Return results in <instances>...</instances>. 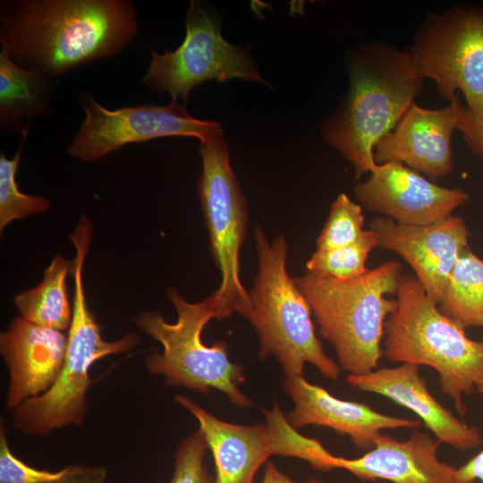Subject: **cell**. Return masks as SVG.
<instances>
[{
	"instance_id": "9c48e42d",
	"label": "cell",
	"mask_w": 483,
	"mask_h": 483,
	"mask_svg": "<svg viewBox=\"0 0 483 483\" xmlns=\"http://www.w3.org/2000/svg\"><path fill=\"white\" fill-rule=\"evenodd\" d=\"M174 399L199 424L215 466V483H254L259 467L271 455L303 460L323 472L335 470L332 454L317 439L300 434L282 412L278 402L263 409L266 424L237 425L224 421L204 410L188 396Z\"/></svg>"
},
{
	"instance_id": "7c38bea8",
	"label": "cell",
	"mask_w": 483,
	"mask_h": 483,
	"mask_svg": "<svg viewBox=\"0 0 483 483\" xmlns=\"http://www.w3.org/2000/svg\"><path fill=\"white\" fill-rule=\"evenodd\" d=\"M80 99L84 120L67 151L84 162L99 160L127 144L163 137H195L202 141L221 128L216 122L193 117L178 100L171 99L165 106L108 109L89 92H83Z\"/></svg>"
},
{
	"instance_id": "2e32d148",
	"label": "cell",
	"mask_w": 483,
	"mask_h": 483,
	"mask_svg": "<svg viewBox=\"0 0 483 483\" xmlns=\"http://www.w3.org/2000/svg\"><path fill=\"white\" fill-rule=\"evenodd\" d=\"M284 389L294 402L285 416L292 427L317 425L348 436L360 449L372 448L385 429L419 428L421 421L378 412L370 406L333 396L325 388L301 377H285Z\"/></svg>"
},
{
	"instance_id": "603a6c76",
	"label": "cell",
	"mask_w": 483,
	"mask_h": 483,
	"mask_svg": "<svg viewBox=\"0 0 483 483\" xmlns=\"http://www.w3.org/2000/svg\"><path fill=\"white\" fill-rule=\"evenodd\" d=\"M105 465L70 464L51 471L29 465L12 451L3 420L0 425V483H105Z\"/></svg>"
},
{
	"instance_id": "ffe728a7",
	"label": "cell",
	"mask_w": 483,
	"mask_h": 483,
	"mask_svg": "<svg viewBox=\"0 0 483 483\" xmlns=\"http://www.w3.org/2000/svg\"><path fill=\"white\" fill-rule=\"evenodd\" d=\"M52 80L15 64L0 50V128L21 133L27 118L45 119L55 112Z\"/></svg>"
},
{
	"instance_id": "4316f807",
	"label": "cell",
	"mask_w": 483,
	"mask_h": 483,
	"mask_svg": "<svg viewBox=\"0 0 483 483\" xmlns=\"http://www.w3.org/2000/svg\"><path fill=\"white\" fill-rule=\"evenodd\" d=\"M207 449L208 445L199 429L185 437L174 453L170 483H215L205 466Z\"/></svg>"
},
{
	"instance_id": "d4e9b609",
	"label": "cell",
	"mask_w": 483,
	"mask_h": 483,
	"mask_svg": "<svg viewBox=\"0 0 483 483\" xmlns=\"http://www.w3.org/2000/svg\"><path fill=\"white\" fill-rule=\"evenodd\" d=\"M378 247L376 233L365 230L354 243L326 250H316L306 263L308 272L339 280H348L363 275L370 251Z\"/></svg>"
},
{
	"instance_id": "d6986e66",
	"label": "cell",
	"mask_w": 483,
	"mask_h": 483,
	"mask_svg": "<svg viewBox=\"0 0 483 483\" xmlns=\"http://www.w3.org/2000/svg\"><path fill=\"white\" fill-rule=\"evenodd\" d=\"M346 380L355 390L382 395L411 411L441 443L462 452L482 443L478 428L460 419L431 394L417 365L384 367L367 374L348 375Z\"/></svg>"
},
{
	"instance_id": "4dcf8cb0",
	"label": "cell",
	"mask_w": 483,
	"mask_h": 483,
	"mask_svg": "<svg viewBox=\"0 0 483 483\" xmlns=\"http://www.w3.org/2000/svg\"></svg>"
},
{
	"instance_id": "f1b7e54d",
	"label": "cell",
	"mask_w": 483,
	"mask_h": 483,
	"mask_svg": "<svg viewBox=\"0 0 483 483\" xmlns=\"http://www.w3.org/2000/svg\"><path fill=\"white\" fill-rule=\"evenodd\" d=\"M261 483H325L319 479H310L305 482H297L282 472L272 462L267 463L263 480Z\"/></svg>"
},
{
	"instance_id": "83f0119b",
	"label": "cell",
	"mask_w": 483,
	"mask_h": 483,
	"mask_svg": "<svg viewBox=\"0 0 483 483\" xmlns=\"http://www.w3.org/2000/svg\"><path fill=\"white\" fill-rule=\"evenodd\" d=\"M477 391L483 395V384L477 387ZM458 471L465 483H474L475 480L483 483V450L458 468Z\"/></svg>"
},
{
	"instance_id": "3957f363",
	"label": "cell",
	"mask_w": 483,
	"mask_h": 483,
	"mask_svg": "<svg viewBox=\"0 0 483 483\" xmlns=\"http://www.w3.org/2000/svg\"><path fill=\"white\" fill-rule=\"evenodd\" d=\"M402 265L394 260L348 280L306 272L292 277L307 300L319 334L334 347L349 375L377 369L386 319L394 311Z\"/></svg>"
},
{
	"instance_id": "e0dca14e",
	"label": "cell",
	"mask_w": 483,
	"mask_h": 483,
	"mask_svg": "<svg viewBox=\"0 0 483 483\" xmlns=\"http://www.w3.org/2000/svg\"><path fill=\"white\" fill-rule=\"evenodd\" d=\"M440 444L419 428L403 441L381 433L362 456L349 459L335 455L332 463L335 470H347L362 481L465 483L458 468L439 460Z\"/></svg>"
},
{
	"instance_id": "5b68a950",
	"label": "cell",
	"mask_w": 483,
	"mask_h": 483,
	"mask_svg": "<svg viewBox=\"0 0 483 483\" xmlns=\"http://www.w3.org/2000/svg\"><path fill=\"white\" fill-rule=\"evenodd\" d=\"M92 236V225L80 222L70 235L75 248L72 260V318L68 329L64 361L56 381L44 394L13 410L12 421L20 431L45 436L57 428L84 421L91 366L105 357L130 352L140 342L136 334L115 341L102 337L101 327L89 308L83 267Z\"/></svg>"
},
{
	"instance_id": "8fae6325",
	"label": "cell",
	"mask_w": 483,
	"mask_h": 483,
	"mask_svg": "<svg viewBox=\"0 0 483 483\" xmlns=\"http://www.w3.org/2000/svg\"><path fill=\"white\" fill-rule=\"evenodd\" d=\"M185 27V38L176 50L151 52L142 78L149 89L167 93L186 105L191 91L209 80L224 82L239 78L267 84L248 50L227 42L218 19L199 1H191Z\"/></svg>"
},
{
	"instance_id": "4fadbf2b",
	"label": "cell",
	"mask_w": 483,
	"mask_h": 483,
	"mask_svg": "<svg viewBox=\"0 0 483 483\" xmlns=\"http://www.w3.org/2000/svg\"><path fill=\"white\" fill-rule=\"evenodd\" d=\"M459 129L470 146L476 130L466 106L455 97L440 109H426L412 104L395 128L374 147L377 165L401 163L426 174L432 181L453 170L452 134Z\"/></svg>"
},
{
	"instance_id": "9a60e30c",
	"label": "cell",
	"mask_w": 483,
	"mask_h": 483,
	"mask_svg": "<svg viewBox=\"0 0 483 483\" xmlns=\"http://www.w3.org/2000/svg\"><path fill=\"white\" fill-rule=\"evenodd\" d=\"M378 247L400 255L437 305L461 254L469 247L470 232L463 218L451 215L424 225L398 224L381 216L370 222Z\"/></svg>"
},
{
	"instance_id": "7a4b0ae2",
	"label": "cell",
	"mask_w": 483,
	"mask_h": 483,
	"mask_svg": "<svg viewBox=\"0 0 483 483\" xmlns=\"http://www.w3.org/2000/svg\"><path fill=\"white\" fill-rule=\"evenodd\" d=\"M349 89L322 126L327 143L353 165L355 178L373 172L374 147L392 131L423 88L409 50L375 43L347 62Z\"/></svg>"
},
{
	"instance_id": "484cf974",
	"label": "cell",
	"mask_w": 483,
	"mask_h": 483,
	"mask_svg": "<svg viewBox=\"0 0 483 483\" xmlns=\"http://www.w3.org/2000/svg\"><path fill=\"white\" fill-rule=\"evenodd\" d=\"M365 216L360 205L345 193L333 202L317 239V250H326L356 242L364 233Z\"/></svg>"
},
{
	"instance_id": "5bb4252c",
	"label": "cell",
	"mask_w": 483,
	"mask_h": 483,
	"mask_svg": "<svg viewBox=\"0 0 483 483\" xmlns=\"http://www.w3.org/2000/svg\"><path fill=\"white\" fill-rule=\"evenodd\" d=\"M354 193L366 209L408 225L439 221L469 199L465 191L439 186L396 162L377 165Z\"/></svg>"
},
{
	"instance_id": "8992f818",
	"label": "cell",
	"mask_w": 483,
	"mask_h": 483,
	"mask_svg": "<svg viewBox=\"0 0 483 483\" xmlns=\"http://www.w3.org/2000/svg\"><path fill=\"white\" fill-rule=\"evenodd\" d=\"M258 274L250 292L248 318L259 338L258 357L275 356L285 375L301 377L305 363L336 380L341 367L325 352L316 335L310 307L286 270L287 243L283 235L269 242L255 230Z\"/></svg>"
},
{
	"instance_id": "f546056e",
	"label": "cell",
	"mask_w": 483,
	"mask_h": 483,
	"mask_svg": "<svg viewBox=\"0 0 483 483\" xmlns=\"http://www.w3.org/2000/svg\"><path fill=\"white\" fill-rule=\"evenodd\" d=\"M472 150L481 157H483V121L478 131L477 140Z\"/></svg>"
},
{
	"instance_id": "30bf717a",
	"label": "cell",
	"mask_w": 483,
	"mask_h": 483,
	"mask_svg": "<svg viewBox=\"0 0 483 483\" xmlns=\"http://www.w3.org/2000/svg\"><path fill=\"white\" fill-rule=\"evenodd\" d=\"M414 65L448 101L461 91L476 130L483 121V10L468 5L429 16L409 49Z\"/></svg>"
},
{
	"instance_id": "277c9868",
	"label": "cell",
	"mask_w": 483,
	"mask_h": 483,
	"mask_svg": "<svg viewBox=\"0 0 483 483\" xmlns=\"http://www.w3.org/2000/svg\"><path fill=\"white\" fill-rule=\"evenodd\" d=\"M383 354L392 362L428 366L439 377L440 389L460 413L463 398L483 384V342L445 316L415 276L402 275L396 308L385 326Z\"/></svg>"
},
{
	"instance_id": "6da1fadb",
	"label": "cell",
	"mask_w": 483,
	"mask_h": 483,
	"mask_svg": "<svg viewBox=\"0 0 483 483\" xmlns=\"http://www.w3.org/2000/svg\"><path fill=\"white\" fill-rule=\"evenodd\" d=\"M139 30L131 0H4L0 43L18 65L55 80L123 52Z\"/></svg>"
},
{
	"instance_id": "7402d4cb",
	"label": "cell",
	"mask_w": 483,
	"mask_h": 483,
	"mask_svg": "<svg viewBox=\"0 0 483 483\" xmlns=\"http://www.w3.org/2000/svg\"><path fill=\"white\" fill-rule=\"evenodd\" d=\"M437 307L464 329L483 326V260L469 247L453 268Z\"/></svg>"
},
{
	"instance_id": "44dd1931",
	"label": "cell",
	"mask_w": 483,
	"mask_h": 483,
	"mask_svg": "<svg viewBox=\"0 0 483 483\" xmlns=\"http://www.w3.org/2000/svg\"><path fill=\"white\" fill-rule=\"evenodd\" d=\"M70 271H72V261L56 255L44 271L41 283L14 297L20 317L38 326L59 331L69 329L72 308L66 279Z\"/></svg>"
},
{
	"instance_id": "ac0fdd59",
	"label": "cell",
	"mask_w": 483,
	"mask_h": 483,
	"mask_svg": "<svg viewBox=\"0 0 483 483\" xmlns=\"http://www.w3.org/2000/svg\"><path fill=\"white\" fill-rule=\"evenodd\" d=\"M67 347L63 332L15 317L0 335V352L8 368L7 409L47 391L62 369Z\"/></svg>"
},
{
	"instance_id": "52a82bcc",
	"label": "cell",
	"mask_w": 483,
	"mask_h": 483,
	"mask_svg": "<svg viewBox=\"0 0 483 483\" xmlns=\"http://www.w3.org/2000/svg\"><path fill=\"white\" fill-rule=\"evenodd\" d=\"M167 297L177 311L175 323H168L156 311L141 312L135 318L137 326L163 346L161 353L147 357L148 371L164 376L169 386L202 394L215 388L236 407H251V400L238 388L246 379L244 368L229 360L227 343L217 341L208 346L201 339L206 325L218 316L212 294L191 303L175 289L169 288Z\"/></svg>"
},
{
	"instance_id": "cb8c5ba5",
	"label": "cell",
	"mask_w": 483,
	"mask_h": 483,
	"mask_svg": "<svg viewBox=\"0 0 483 483\" xmlns=\"http://www.w3.org/2000/svg\"><path fill=\"white\" fill-rule=\"evenodd\" d=\"M30 125L27 123L21 133L19 147L12 158L0 154V231L8 224L25 216L49 209L50 201L40 196L22 193L16 182L21 153L29 137Z\"/></svg>"
},
{
	"instance_id": "ba28073f",
	"label": "cell",
	"mask_w": 483,
	"mask_h": 483,
	"mask_svg": "<svg viewBox=\"0 0 483 483\" xmlns=\"http://www.w3.org/2000/svg\"><path fill=\"white\" fill-rule=\"evenodd\" d=\"M202 174L199 195L208 232L210 252L221 272L219 288L212 293L221 320L238 312L248 319L252 304L240 279V250L246 237L248 207L231 167L222 128L200 141Z\"/></svg>"
}]
</instances>
